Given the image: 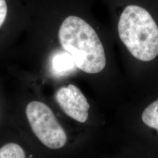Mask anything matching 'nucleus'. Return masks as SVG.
<instances>
[{
	"label": "nucleus",
	"instance_id": "obj_5",
	"mask_svg": "<svg viewBox=\"0 0 158 158\" xmlns=\"http://www.w3.org/2000/svg\"><path fill=\"white\" fill-rule=\"evenodd\" d=\"M141 118L144 124L158 132V99L145 108Z\"/></svg>",
	"mask_w": 158,
	"mask_h": 158
},
{
	"label": "nucleus",
	"instance_id": "obj_7",
	"mask_svg": "<svg viewBox=\"0 0 158 158\" xmlns=\"http://www.w3.org/2000/svg\"><path fill=\"white\" fill-rule=\"evenodd\" d=\"M7 14V6L5 0H0V28L5 22Z\"/></svg>",
	"mask_w": 158,
	"mask_h": 158
},
{
	"label": "nucleus",
	"instance_id": "obj_3",
	"mask_svg": "<svg viewBox=\"0 0 158 158\" xmlns=\"http://www.w3.org/2000/svg\"><path fill=\"white\" fill-rule=\"evenodd\" d=\"M26 115L33 133L43 145L59 149L66 144L68 137L52 110L40 101H31L26 108Z\"/></svg>",
	"mask_w": 158,
	"mask_h": 158
},
{
	"label": "nucleus",
	"instance_id": "obj_4",
	"mask_svg": "<svg viewBox=\"0 0 158 158\" xmlns=\"http://www.w3.org/2000/svg\"><path fill=\"white\" fill-rule=\"evenodd\" d=\"M57 103L70 118L80 123H84L89 117L90 106L82 92L73 84L62 86L56 91Z\"/></svg>",
	"mask_w": 158,
	"mask_h": 158
},
{
	"label": "nucleus",
	"instance_id": "obj_6",
	"mask_svg": "<svg viewBox=\"0 0 158 158\" xmlns=\"http://www.w3.org/2000/svg\"><path fill=\"white\" fill-rule=\"evenodd\" d=\"M0 158H26V153L19 144L8 143L0 148Z\"/></svg>",
	"mask_w": 158,
	"mask_h": 158
},
{
	"label": "nucleus",
	"instance_id": "obj_2",
	"mask_svg": "<svg viewBox=\"0 0 158 158\" xmlns=\"http://www.w3.org/2000/svg\"><path fill=\"white\" fill-rule=\"evenodd\" d=\"M120 39L138 60L149 62L158 55V27L147 10L138 5L124 8L118 23Z\"/></svg>",
	"mask_w": 158,
	"mask_h": 158
},
{
	"label": "nucleus",
	"instance_id": "obj_1",
	"mask_svg": "<svg viewBox=\"0 0 158 158\" xmlns=\"http://www.w3.org/2000/svg\"><path fill=\"white\" fill-rule=\"evenodd\" d=\"M59 40L79 70L96 74L105 68L103 45L95 30L84 19L73 15L66 18L59 28Z\"/></svg>",
	"mask_w": 158,
	"mask_h": 158
}]
</instances>
